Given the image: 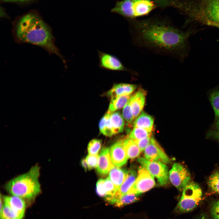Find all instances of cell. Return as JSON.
<instances>
[{
  "instance_id": "1",
  "label": "cell",
  "mask_w": 219,
  "mask_h": 219,
  "mask_svg": "<svg viewBox=\"0 0 219 219\" xmlns=\"http://www.w3.org/2000/svg\"><path fill=\"white\" fill-rule=\"evenodd\" d=\"M134 44L158 54L180 59L184 56L190 32L156 18L128 21Z\"/></svg>"
},
{
  "instance_id": "2",
  "label": "cell",
  "mask_w": 219,
  "mask_h": 219,
  "mask_svg": "<svg viewBox=\"0 0 219 219\" xmlns=\"http://www.w3.org/2000/svg\"><path fill=\"white\" fill-rule=\"evenodd\" d=\"M12 33L16 42L40 47L49 54L59 57L66 67V61L55 45L51 28L37 15L30 13L23 16L14 26Z\"/></svg>"
},
{
  "instance_id": "3",
  "label": "cell",
  "mask_w": 219,
  "mask_h": 219,
  "mask_svg": "<svg viewBox=\"0 0 219 219\" xmlns=\"http://www.w3.org/2000/svg\"><path fill=\"white\" fill-rule=\"evenodd\" d=\"M40 169L38 165L33 166L26 173L8 182L5 186L6 189L12 195L24 200H34L41 192L39 181Z\"/></svg>"
},
{
  "instance_id": "4",
  "label": "cell",
  "mask_w": 219,
  "mask_h": 219,
  "mask_svg": "<svg viewBox=\"0 0 219 219\" xmlns=\"http://www.w3.org/2000/svg\"><path fill=\"white\" fill-rule=\"evenodd\" d=\"M158 7L155 0H122L116 1L110 12L128 21L148 15Z\"/></svg>"
},
{
  "instance_id": "5",
  "label": "cell",
  "mask_w": 219,
  "mask_h": 219,
  "mask_svg": "<svg viewBox=\"0 0 219 219\" xmlns=\"http://www.w3.org/2000/svg\"><path fill=\"white\" fill-rule=\"evenodd\" d=\"M202 195V190L199 186L191 181L183 190L176 210L177 212L182 213L192 211L199 203Z\"/></svg>"
},
{
  "instance_id": "6",
  "label": "cell",
  "mask_w": 219,
  "mask_h": 219,
  "mask_svg": "<svg viewBox=\"0 0 219 219\" xmlns=\"http://www.w3.org/2000/svg\"><path fill=\"white\" fill-rule=\"evenodd\" d=\"M134 183L127 193L139 195L151 189L155 185L154 177L144 167L139 168Z\"/></svg>"
},
{
  "instance_id": "7",
  "label": "cell",
  "mask_w": 219,
  "mask_h": 219,
  "mask_svg": "<svg viewBox=\"0 0 219 219\" xmlns=\"http://www.w3.org/2000/svg\"><path fill=\"white\" fill-rule=\"evenodd\" d=\"M137 161L157 179L160 185H164L168 183L169 179L168 169L164 163L159 162L149 161L142 157L138 158Z\"/></svg>"
},
{
  "instance_id": "8",
  "label": "cell",
  "mask_w": 219,
  "mask_h": 219,
  "mask_svg": "<svg viewBox=\"0 0 219 219\" xmlns=\"http://www.w3.org/2000/svg\"><path fill=\"white\" fill-rule=\"evenodd\" d=\"M169 178L172 183L182 191L191 182L190 172L180 163L174 164L169 173Z\"/></svg>"
},
{
  "instance_id": "9",
  "label": "cell",
  "mask_w": 219,
  "mask_h": 219,
  "mask_svg": "<svg viewBox=\"0 0 219 219\" xmlns=\"http://www.w3.org/2000/svg\"><path fill=\"white\" fill-rule=\"evenodd\" d=\"M97 52L99 60L98 65L100 68L107 70L136 73L134 70L126 67L115 56L98 50Z\"/></svg>"
},
{
  "instance_id": "10",
  "label": "cell",
  "mask_w": 219,
  "mask_h": 219,
  "mask_svg": "<svg viewBox=\"0 0 219 219\" xmlns=\"http://www.w3.org/2000/svg\"><path fill=\"white\" fill-rule=\"evenodd\" d=\"M145 158L150 161L159 162L164 164L170 162V160L155 139L151 137L144 150Z\"/></svg>"
},
{
  "instance_id": "11",
  "label": "cell",
  "mask_w": 219,
  "mask_h": 219,
  "mask_svg": "<svg viewBox=\"0 0 219 219\" xmlns=\"http://www.w3.org/2000/svg\"><path fill=\"white\" fill-rule=\"evenodd\" d=\"M125 139L119 140L113 144L109 150L111 161L115 166L121 167L125 164L128 158L124 147Z\"/></svg>"
},
{
  "instance_id": "12",
  "label": "cell",
  "mask_w": 219,
  "mask_h": 219,
  "mask_svg": "<svg viewBox=\"0 0 219 219\" xmlns=\"http://www.w3.org/2000/svg\"><path fill=\"white\" fill-rule=\"evenodd\" d=\"M207 24L219 28V0H211L205 9L203 18Z\"/></svg>"
},
{
  "instance_id": "13",
  "label": "cell",
  "mask_w": 219,
  "mask_h": 219,
  "mask_svg": "<svg viewBox=\"0 0 219 219\" xmlns=\"http://www.w3.org/2000/svg\"><path fill=\"white\" fill-rule=\"evenodd\" d=\"M137 174L135 171L128 170L127 176L119 189L116 191L110 205L114 206L119 200L127 194L135 182Z\"/></svg>"
},
{
  "instance_id": "14",
  "label": "cell",
  "mask_w": 219,
  "mask_h": 219,
  "mask_svg": "<svg viewBox=\"0 0 219 219\" xmlns=\"http://www.w3.org/2000/svg\"><path fill=\"white\" fill-rule=\"evenodd\" d=\"M146 96L145 91L140 89L131 96L130 107L134 119L142 112L145 103Z\"/></svg>"
},
{
  "instance_id": "15",
  "label": "cell",
  "mask_w": 219,
  "mask_h": 219,
  "mask_svg": "<svg viewBox=\"0 0 219 219\" xmlns=\"http://www.w3.org/2000/svg\"><path fill=\"white\" fill-rule=\"evenodd\" d=\"M98 155L96 170L101 175H106L114 166L111 160L109 148H103Z\"/></svg>"
},
{
  "instance_id": "16",
  "label": "cell",
  "mask_w": 219,
  "mask_h": 219,
  "mask_svg": "<svg viewBox=\"0 0 219 219\" xmlns=\"http://www.w3.org/2000/svg\"><path fill=\"white\" fill-rule=\"evenodd\" d=\"M135 85L120 83L114 85L107 92V95L110 97L118 96L130 95L136 89Z\"/></svg>"
},
{
  "instance_id": "17",
  "label": "cell",
  "mask_w": 219,
  "mask_h": 219,
  "mask_svg": "<svg viewBox=\"0 0 219 219\" xmlns=\"http://www.w3.org/2000/svg\"><path fill=\"white\" fill-rule=\"evenodd\" d=\"M2 199L5 205L17 212L25 214L26 206L23 199L14 195L4 196Z\"/></svg>"
},
{
  "instance_id": "18",
  "label": "cell",
  "mask_w": 219,
  "mask_h": 219,
  "mask_svg": "<svg viewBox=\"0 0 219 219\" xmlns=\"http://www.w3.org/2000/svg\"><path fill=\"white\" fill-rule=\"evenodd\" d=\"M128 170L113 166L109 172V177L118 190L126 178Z\"/></svg>"
},
{
  "instance_id": "19",
  "label": "cell",
  "mask_w": 219,
  "mask_h": 219,
  "mask_svg": "<svg viewBox=\"0 0 219 219\" xmlns=\"http://www.w3.org/2000/svg\"><path fill=\"white\" fill-rule=\"evenodd\" d=\"M135 119L133 124L134 127L153 130L154 120L150 115L142 111Z\"/></svg>"
},
{
  "instance_id": "20",
  "label": "cell",
  "mask_w": 219,
  "mask_h": 219,
  "mask_svg": "<svg viewBox=\"0 0 219 219\" xmlns=\"http://www.w3.org/2000/svg\"><path fill=\"white\" fill-rule=\"evenodd\" d=\"M109 120L113 135L123 131L125 122L123 116L120 113L115 112L110 113Z\"/></svg>"
},
{
  "instance_id": "21",
  "label": "cell",
  "mask_w": 219,
  "mask_h": 219,
  "mask_svg": "<svg viewBox=\"0 0 219 219\" xmlns=\"http://www.w3.org/2000/svg\"><path fill=\"white\" fill-rule=\"evenodd\" d=\"M208 97L214 111L215 119H219V85L209 91Z\"/></svg>"
},
{
  "instance_id": "22",
  "label": "cell",
  "mask_w": 219,
  "mask_h": 219,
  "mask_svg": "<svg viewBox=\"0 0 219 219\" xmlns=\"http://www.w3.org/2000/svg\"><path fill=\"white\" fill-rule=\"evenodd\" d=\"M131 95L118 96L111 98L107 112L112 113L125 106Z\"/></svg>"
},
{
  "instance_id": "23",
  "label": "cell",
  "mask_w": 219,
  "mask_h": 219,
  "mask_svg": "<svg viewBox=\"0 0 219 219\" xmlns=\"http://www.w3.org/2000/svg\"><path fill=\"white\" fill-rule=\"evenodd\" d=\"M124 147L128 158L134 159L137 157L141 151L133 140L125 139Z\"/></svg>"
},
{
  "instance_id": "24",
  "label": "cell",
  "mask_w": 219,
  "mask_h": 219,
  "mask_svg": "<svg viewBox=\"0 0 219 219\" xmlns=\"http://www.w3.org/2000/svg\"><path fill=\"white\" fill-rule=\"evenodd\" d=\"M24 215L15 210L4 203L2 210H0V219H22Z\"/></svg>"
},
{
  "instance_id": "25",
  "label": "cell",
  "mask_w": 219,
  "mask_h": 219,
  "mask_svg": "<svg viewBox=\"0 0 219 219\" xmlns=\"http://www.w3.org/2000/svg\"><path fill=\"white\" fill-rule=\"evenodd\" d=\"M110 113L107 112L100 120L99 127L101 132L107 136L113 135L109 123V118Z\"/></svg>"
},
{
  "instance_id": "26",
  "label": "cell",
  "mask_w": 219,
  "mask_h": 219,
  "mask_svg": "<svg viewBox=\"0 0 219 219\" xmlns=\"http://www.w3.org/2000/svg\"><path fill=\"white\" fill-rule=\"evenodd\" d=\"M152 131L141 128L134 127L127 138L133 140L142 139L151 136Z\"/></svg>"
},
{
  "instance_id": "27",
  "label": "cell",
  "mask_w": 219,
  "mask_h": 219,
  "mask_svg": "<svg viewBox=\"0 0 219 219\" xmlns=\"http://www.w3.org/2000/svg\"><path fill=\"white\" fill-rule=\"evenodd\" d=\"M138 195L135 194L127 193L119 200L115 207H122L135 202L139 200Z\"/></svg>"
},
{
  "instance_id": "28",
  "label": "cell",
  "mask_w": 219,
  "mask_h": 219,
  "mask_svg": "<svg viewBox=\"0 0 219 219\" xmlns=\"http://www.w3.org/2000/svg\"><path fill=\"white\" fill-rule=\"evenodd\" d=\"M206 137L219 141V119L214 120L207 132Z\"/></svg>"
},
{
  "instance_id": "29",
  "label": "cell",
  "mask_w": 219,
  "mask_h": 219,
  "mask_svg": "<svg viewBox=\"0 0 219 219\" xmlns=\"http://www.w3.org/2000/svg\"><path fill=\"white\" fill-rule=\"evenodd\" d=\"M208 186L214 193H219V171H216L209 177Z\"/></svg>"
},
{
  "instance_id": "30",
  "label": "cell",
  "mask_w": 219,
  "mask_h": 219,
  "mask_svg": "<svg viewBox=\"0 0 219 219\" xmlns=\"http://www.w3.org/2000/svg\"><path fill=\"white\" fill-rule=\"evenodd\" d=\"M130 102V97L123 107L122 111V116L129 125L131 124L134 120L131 109Z\"/></svg>"
},
{
  "instance_id": "31",
  "label": "cell",
  "mask_w": 219,
  "mask_h": 219,
  "mask_svg": "<svg viewBox=\"0 0 219 219\" xmlns=\"http://www.w3.org/2000/svg\"><path fill=\"white\" fill-rule=\"evenodd\" d=\"M102 141L98 139H94L91 141L88 146V151L89 154L97 155L101 146Z\"/></svg>"
},
{
  "instance_id": "32",
  "label": "cell",
  "mask_w": 219,
  "mask_h": 219,
  "mask_svg": "<svg viewBox=\"0 0 219 219\" xmlns=\"http://www.w3.org/2000/svg\"><path fill=\"white\" fill-rule=\"evenodd\" d=\"M99 155H88L85 159L88 165L89 170L96 168L98 161Z\"/></svg>"
},
{
  "instance_id": "33",
  "label": "cell",
  "mask_w": 219,
  "mask_h": 219,
  "mask_svg": "<svg viewBox=\"0 0 219 219\" xmlns=\"http://www.w3.org/2000/svg\"><path fill=\"white\" fill-rule=\"evenodd\" d=\"M105 179H100L97 182L96 184V192L100 197L104 198L106 195L105 188Z\"/></svg>"
},
{
  "instance_id": "34",
  "label": "cell",
  "mask_w": 219,
  "mask_h": 219,
  "mask_svg": "<svg viewBox=\"0 0 219 219\" xmlns=\"http://www.w3.org/2000/svg\"><path fill=\"white\" fill-rule=\"evenodd\" d=\"M151 136L138 140H133L137 145L141 151H144L145 148L148 144Z\"/></svg>"
},
{
  "instance_id": "35",
  "label": "cell",
  "mask_w": 219,
  "mask_h": 219,
  "mask_svg": "<svg viewBox=\"0 0 219 219\" xmlns=\"http://www.w3.org/2000/svg\"><path fill=\"white\" fill-rule=\"evenodd\" d=\"M211 213L214 219H219V199L212 204Z\"/></svg>"
},
{
  "instance_id": "36",
  "label": "cell",
  "mask_w": 219,
  "mask_h": 219,
  "mask_svg": "<svg viewBox=\"0 0 219 219\" xmlns=\"http://www.w3.org/2000/svg\"><path fill=\"white\" fill-rule=\"evenodd\" d=\"M81 163L85 171L90 170L85 158L82 159L81 160Z\"/></svg>"
},
{
  "instance_id": "37",
  "label": "cell",
  "mask_w": 219,
  "mask_h": 219,
  "mask_svg": "<svg viewBox=\"0 0 219 219\" xmlns=\"http://www.w3.org/2000/svg\"><path fill=\"white\" fill-rule=\"evenodd\" d=\"M6 2H24L29 0H3Z\"/></svg>"
}]
</instances>
